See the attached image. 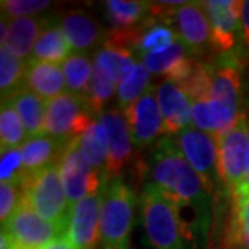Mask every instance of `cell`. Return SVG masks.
Masks as SVG:
<instances>
[{
	"label": "cell",
	"instance_id": "cell-1",
	"mask_svg": "<svg viewBox=\"0 0 249 249\" xmlns=\"http://www.w3.org/2000/svg\"><path fill=\"white\" fill-rule=\"evenodd\" d=\"M142 172L173 202L185 240L202 245L211 222L212 196L172 138L163 136L151 149Z\"/></svg>",
	"mask_w": 249,
	"mask_h": 249
},
{
	"label": "cell",
	"instance_id": "cell-2",
	"mask_svg": "<svg viewBox=\"0 0 249 249\" xmlns=\"http://www.w3.org/2000/svg\"><path fill=\"white\" fill-rule=\"evenodd\" d=\"M136 194L122 178L107 181L102 189L101 249H129Z\"/></svg>",
	"mask_w": 249,
	"mask_h": 249
},
{
	"label": "cell",
	"instance_id": "cell-3",
	"mask_svg": "<svg viewBox=\"0 0 249 249\" xmlns=\"http://www.w3.org/2000/svg\"><path fill=\"white\" fill-rule=\"evenodd\" d=\"M139 202L149 249H186L175 206L160 189L147 183Z\"/></svg>",
	"mask_w": 249,
	"mask_h": 249
},
{
	"label": "cell",
	"instance_id": "cell-4",
	"mask_svg": "<svg viewBox=\"0 0 249 249\" xmlns=\"http://www.w3.org/2000/svg\"><path fill=\"white\" fill-rule=\"evenodd\" d=\"M23 201L47 222L65 231L68 230L71 204L65 193L58 163L24 177Z\"/></svg>",
	"mask_w": 249,
	"mask_h": 249
},
{
	"label": "cell",
	"instance_id": "cell-5",
	"mask_svg": "<svg viewBox=\"0 0 249 249\" xmlns=\"http://www.w3.org/2000/svg\"><path fill=\"white\" fill-rule=\"evenodd\" d=\"M241 55L220 53L211 62V99L222 133L231 128L245 110H241Z\"/></svg>",
	"mask_w": 249,
	"mask_h": 249
},
{
	"label": "cell",
	"instance_id": "cell-6",
	"mask_svg": "<svg viewBox=\"0 0 249 249\" xmlns=\"http://www.w3.org/2000/svg\"><path fill=\"white\" fill-rule=\"evenodd\" d=\"M62 236H67V231L47 222L23 201L13 217L2 225L0 249H42Z\"/></svg>",
	"mask_w": 249,
	"mask_h": 249
},
{
	"label": "cell",
	"instance_id": "cell-7",
	"mask_svg": "<svg viewBox=\"0 0 249 249\" xmlns=\"http://www.w3.org/2000/svg\"><path fill=\"white\" fill-rule=\"evenodd\" d=\"M248 168V117L243 112L231 128L218 136V177L231 194L245 185Z\"/></svg>",
	"mask_w": 249,
	"mask_h": 249
},
{
	"label": "cell",
	"instance_id": "cell-8",
	"mask_svg": "<svg viewBox=\"0 0 249 249\" xmlns=\"http://www.w3.org/2000/svg\"><path fill=\"white\" fill-rule=\"evenodd\" d=\"M206 186L213 196L220 177H218V138L211 133L201 131L193 124L172 138Z\"/></svg>",
	"mask_w": 249,
	"mask_h": 249
},
{
	"label": "cell",
	"instance_id": "cell-9",
	"mask_svg": "<svg viewBox=\"0 0 249 249\" xmlns=\"http://www.w3.org/2000/svg\"><path fill=\"white\" fill-rule=\"evenodd\" d=\"M91 123V113L83 96L67 91L52 101H47L46 134L49 136L70 142L81 136Z\"/></svg>",
	"mask_w": 249,
	"mask_h": 249
},
{
	"label": "cell",
	"instance_id": "cell-10",
	"mask_svg": "<svg viewBox=\"0 0 249 249\" xmlns=\"http://www.w3.org/2000/svg\"><path fill=\"white\" fill-rule=\"evenodd\" d=\"M58 168H60L62 183L71 207L88 196L101 193L106 185L102 173L94 170L81 154L78 138L71 139L67 144L58 162Z\"/></svg>",
	"mask_w": 249,
	"mask_h": 249
},
{
	"label": "cell",
	"instance_id": "cell-11",
	"mask_svg": "<svg viewBox=\"0 0 249 249\" xmlns=\"http://www.w3.org/2000/svg\"><path fill=\"white\" fill-rule=\"evenodd\" d=\"M124 117H126L133 144L138 149H152L165 136L156 86L149 88L128 110H124Z\"/></svg>",
	"mask_w": 249,
	"mask_h": 249
},
{
	"label": "cell",
	"instance_id": "cell-12",
	"mask_svg": "<svg viewBox=\"0 0 249 249\" xmlns=\"http://www.w3.org/2000/svg\"><path fill=\"white\" fill-rule=\"evenodd\" d=\"M99 122L106 128L108 139V160L104 175V181L107 183L113 178H122L123 170L131 162L134 144L124 112L118 107L106 108L99 115Z\"/></svg>",
	"mask_w": 249,
	"mask_h": 249
},
{
	"label": "cell",
	"instance_id": "cell-13",
	"mask_svg": "<svg viewBox=\"0 0 249 249\" xmlns=\"http://www.w3.org/2000/svg\"><path fill=\"white\" fill-rule=\"evenodd\" d=\"M207 13L212 33V51L230 53L236 51V42L241 39V7L238 0H206L202 2Z\"/></svg>",
	"mask_w": 249,
	"mask_h": 249
},
{
	"label": "cell",
	"instance_id": "cell-14",
	"mask_svg": "<svg viewBox=\"0 0 249 249\" xmlns=\"http://www.w3.org/2000/svg\"><path fill=\"white\" fill-rule=\"evenodd\" d=\"M168 23H175L177 34L193 57L212 49V33L202 2H185L175 8Z\"/></svg>",
	"mask_w": 249,
	"mask_h": 249
},
{
	"label": "cell",
	"instance_id": "cell-15",
	"mask_svg": "<svg viewBox=\"0 0 249 249\" xmlns=\"http://www.w3.org/2000/svg\"><path fill=\"white\" fill-rule=\"evenodd\" d=\"M102 191L71 207L67 238L74 249H101Z\"/></svg>",
	"mask_w": 249,
	"mask_h": 249
},
{
	"label": "cell",
	"instance_id": "cell-16",
	"mask_svg": "<svg viewBox=\"0 0 249 249\" xmlns=\"http://www.w3.org/2000/svg\"><path fill=\"white\" fill-rule=\"evenodd\" d=\"M157 101L160 107L165 136L173 138L193 124L191 99L177 83L165 79L157 86Z\"/></svg>",
	"mask_w": 249,
	"mask_h": 249
},
{
	"label": "cell",
	"instance_id": "cell-17",
	"mask_svg": "<svg viewBox=\"0 0 249 249\" xmlns=\"http://www.w3.org/2000/svg\"><path fill=\"white\" fill-rule=\"evenodd\" d=\"M52 21L49 18H36V17H24L10 21L8 36L3 44V49L12 55L26 60L33 55L34 46L37 44L41 34L46 31ZM31 60V58H29Z\"/></svg>",
	"mask_w": 249,
	"mask_h": 249
},
{
	"label": "cell",
	"instance_id": "cell-18",
	"mask_svg": "<svg viewBox=\"0 0 249 249\" xmlns=\"http://www.w3.org/2000/svg\"><path fill=\"white\" fill-rule=\"evenodd\" d=\"M68 142L55 139L49 134H39V136L28 138L21 146L24 175H33L44 170L47 167L57 165L63 156V151Z\"/></svg>",
	"mask_w": 249,
	"mask_h": 249
},
{
	"label": "cell",
	"instance_id": "cell-19",
	"mask_svg": "<svg viewBox=\"0 0 249 249\" xmlns=\"http://www.w3.org/2000/svg\"><path fill=\"white\" fill-rule=\"evenodd\" d=\"M26 88L44 101H52L60 94L67 92L63 67L55 63L28 60L26 70Z\"/></svg>",
	"mask_w": 249,
	"mask_h": 249
},
{
	"label": "cell",
	"instance_id": "cell-20",
	"mask_svg": "<svg viewBox=\"0 0 249 249\" xmlns=\"http://www.w3.org/2000/svg\"><path fill=\"white\" fill-rule=\"evenodd\" d=\"M67 41L74 52H84L101 41L102 29L88 13L73 10L62 18L60 24Z\"/></svg>",
	"mask_w": 249,
	"mask_h": 249
},
{
	"label": "cell",
	"instance_id": "cell-21",
	"mask_svg": "<svg viewBox=\"0 0 249 249\" xmlns=\"http://www.w3.org/2000/svg\"><path fill=\"white\" fill-rule=\"evenodd\" d=\"M17 113L21 118L28 138L39 136L46 133V107L47 102L29 91L28 88L21 89L12 101H8Z\"/></svg>",
	"mask_w": 249,
	"mask_h": 249
},
{
	"label": "cell",
	"instance_id": "cell-22",
	"mask_svg": "<svg viewBox=\"0 0 249 249\" xmlns=\"http://www.w3.org/2000/svg\"><path fill=\"white\" fill-rule=\"evenodd\" d=\"M78 141L81 154L89 165L94 170L106 175L108 160V139L104 124L97 120H92V123L86 128V131L78 138Z\"/></svg>",
	"mask_w": 249,
	"mask_h": 249
},
{
	"label": "cell",
	"instance_id": "cell-23",
	"mask_svg": "<svg viewBox=\"0 0 249 249\" xmlns=\"http://www.w3.org/2000/svg\"><path fill=\"white\" fill-rule=\"evenodd\" d=\"M71 55V47H70L62 28L58 24H51L46 28V31L41 34L37 44L34 46L31 60L63 65Z\"/></svg>",
	"mask_w": 249,
	"mask_h": 249
},
{
	"label": "cell",
	"instance_id": "cell-24",
	"mask_svg": "<svg viewBox=\"0 0 249 249\" xmlns=\"http://www.w3.org/2000/svg\"><path fill=\"white\" fill-rule=\"evenodd\" d=\"M26 70L28 62L12 55L7 49H0V96L2 104L17 96L26 88Z\"/></svg>",
	"mask_w": 249,
	"mask_h": 249
},
{
	"label": "cell",
	"instance_id": "cell-25",
	"mask_svg": "<svg viewBox=\"0 0 249 249\" xmlns=\"http://www.w3.org/2000/svg\"><path fill=\"white\" fill-rule=\"evenodd\" d=\"M107 19L115 29H133L149 18V3L139 0H107L104 3ZM139 28V26H138Z\"/></svg>",
	"mask_w": 249,
	"mask_h": 249
},
{
	"label": "cell",
	"instance_id": "cell-26",
	"mask_svg": "<svg viewBox=\"0 0 249 249\" xmlns=\"http://www.w3.org/2000/svg\"><path fill=\"white\" fill-rule=\"evenodd\" d=\"M149 88H151V84H149V70L144 67L142 62L136 60L134 67L124 74L120 84H118V108L123 112L128 110Z\"/></svg>",
	"mask_w": 249,
	"mask_h": 249
},
{
	"label": "cell",
	"instance_id": "cell-27",
	"mask_svg": "<svg viewBox=\"0 0 249 249\" xmlns=\"http://www.w3.org/2000/svg\"><path fill=\"white\" fill-rule=\"evenodd\" d=\"M193 57L191 52L188 51L186 46L181 41H177L175 44L168 46L160 51L146 53L141 57V62L144 63V67L149 70V73L154 74H170L178 65L183 60Z\"/></svg>",
	"mask_w": 249,
	"mask_h": 249
},
{
	"label": "cell",
	"instance_id": "cell-28",
	"mask_svg": "<svg viewBox=\"0 0 249 249\" xmlns=\"http://www.w3.org/2000/svg\"><path fill=\"white\" fill-rule=\"evenodd\" d=\"M117 89H118L117 83L102 68L94 65L91 84H89V89L86 96H84L89 113L91 115H101L106 110V106L110 102V99L113 97Z\"/></svg>",
	"mask_w": 249,
	"mask_h": 249
},
{
	"label": "cell",
	"instance_id": "cell-29",
	"mask_svg": "<svg viewBox=\"0 0 249 249\" xmlns=\"http://www.w3.org/2000/svg\"><path fill=\"white\" fill-rule=\"evenodd\" d=\"M62 67L68 91L83 97L86 96L94 73V65L89 62V58L79 53H73Z\"/></svg>",
	"mask_w": 249,
	"mask_h": 249
},
{
	"label": "cell",
	"instance_id": "cell-30",
	"mask_svg": "<svg viewBox=\"0 0 249 249\" xmlns=\"http://www.w3.org/2000/svg\"><path fill=\"white\" fill-rule=\"evenodd\" d=\"M28 139V133L24 129L21 118L10 104H2L0 112V144L3 149L21 147Z\"/></svg>",
	"mask_w": 249,
	"mask_h": 249
},
{
	"label": "cell",
	"instance_id": "cell-31",
	"mask_svg": "<svg viewBox=\"0 0 249 249\" xmlns=\"http://www.w3.org/2000/svg\"><path fill=\"white\" fill-rule=\"evenodd\" d=\"M24 165L21 147L3 149L0 159V181L2 183H21L24 180Z\"/></svg>",
	"mask_w": 249,
	"mask_h": 249
},
{
	"label": "cell",
	"instance_id": "cell-32",
	"mask_svg": "<svg viewBox=\"0 0 249 249\" xmlns=\"http://www.w3.org/2000/svg\"><path fill=\"white\" fill-rule=\"evenodd\" d=\"M23 204L21 183H0V220L7 223Z\"/></svg>",
	"mask_w": 249,
	"mask_h": 249
},
{
	"label": "cell",
	"instance_id": "cell-33",
	"mask_svg": "<svg viewBox=\"0 0 249 249\" xmlns=\"http://www.w3.org/2000/svg\"><path fill=\"white\" fill-rule=\"evenodd\" d=\"M2 18H24L36 15L42 10L51 7V2L47 0H3L2 3Z\"/></svg>",
	"mask_w": 249,
	"mask_h": 249
},
{
	"label": "cell",
	"instance_id": "cell-34",
	"mask_svg": "<svg viewBox=\"0 0 249 249\" xmlns=\"http://www.w3.org/2000/svg\"><path fill=\"white\" fill-rule=\"evenodd\" d=\"M233 196L231 223L249 231V188L238 189Z\"/></svg>",
	"mask_w": 249,
	"mask_h": 249
},
{
	"label": "cell",
	"instance_id": "cell-35",
	"mask_svg": "<svg viewBox=\"0 0 249 249\" xmlns=\"http://www.w3.org/2000/svg\"><path fill=\"white\" fill-rule=\"evenodd\" d=\"M222 249H249V231L230 222Z\"/></svg>",
	"mask_w": 249,
	"mask_h": 249
},
{
	"label": "cell",
	"instance_id": "cell-36",
	"mask_svg": "<svg viewBox=\"0 0 249 249\" xmlns=\"http://www.w3.org/2000/svg\"><path fill=\"white\" fill-rule=\"evenodd\" d=\"M241 42L249 52V0H245L241 7Z\"/></svg>",
	"mask_w": 249,
	"mask_h": 249
},
{
	"label": "cell",
	"instance_id": "cell-37",
	"mask_svg": "<svg viewBox=\"0 0 249 249\" xmlns=\"http://www.w3.org/2000/svg\"><path fill=\"white\" fill-rule=\"evenodd\" d=\"M42 249H74V248L71 246V243L68 241L67 236H62L60 240H57L55 243H52V245H49Z\"/></svg>",
	"mask_w": 249,
	"mask_h": 249
},
{
	"label": "cell",
	"instance_id": "cell-38",
	"mask_svg": "<svg viewBox=\"0 0 249 249\" xmlns=\"http://www.w3.org/2000/svg\"><path fill=\"white\" fill-rule=\"evenodd\" d=\"M243 188H249V118H248V168H246V180L245 185H243L240 189Z\"/></svg>",
	"mask_w": 249,
	"mask_h": 249
}]
</instances>
